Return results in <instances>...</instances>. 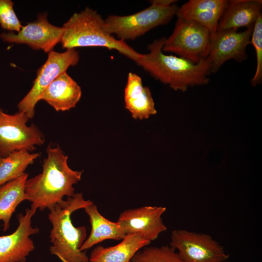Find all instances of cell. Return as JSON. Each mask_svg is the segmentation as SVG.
I'll use <instances>...</instances> for the list:
<instances>
[{
  "mask_svg": "<svg viewBox=\"0 0 262 262\" xmlns=\"http://www.w3.org/2000/svg\"><path fill=\"white\" fill-rule=\"evenodd\" d=\"M47 156L44 160L41 173L25 183L27 200L31 203V209L49 210L63 200L64 196L74 195L73 185L81 180L83 171L71 169L67 164V156L59 146H48Z\"/></svg>",
  "mask_w": 262,
  "mask_h": 262,
  "instance_id": "cell-1",
  "label": "cell"
},
{
  "mask_svg": "<svg viewBox=\"0 0 262 262\" xmlns=\"http://www.w3.org/2000/svg\"><path fill=\"white\" fill-rule=\"evenodd\" d=\"M166 37H162L149 44V52L143 54L136 64L152 77L175 90L185 91L189 86L205 85L212 74L207 60L198 64L183 58L165 54L162 48Z\"/></svg>",
  "mask_w": 262,
  "mask_h": 262,
  "instance_id": "cell-2",
  "label": "cell"
},
{
  "mask_svg": "<svg viewBox=\"0 0 262 262\" xmlns=\"http://www.w3.org/2000/svg\"><path fill=\"white\" fill-rule=\"evenodd\" d=\"M93 203L85 200L82 193H76L51 208L49 214L52 228L50 252L62 262H88L89 257L80 247L86 238L85 227H75L70 216L76 211Z\"/></svg>",
  "mask_w": 262,
  "mask_h": 262,
  "instance_id": "cell-3",
  "label": "cell"
},
{
  "mask_svg": "<svg viewBox=\"0 0 262 262\" xmlns=\"http://www.w3.org/2000/svg\"><path fill=\"white\" fill-rule=\"evenodd\" d=\"M104 19L96 10L86 7L76 13L65 23L61 43L63 48L78 47H103L116 50L136 63L142 58L125 41L115 38L104 28Z\"/></svg>",
  "mask_w": 262,
  "mask_h": 262,
  "instance_id": "cell-4",
  "label": "cell"
},
{
  "mask_svg": "<svg viewBox=\"0 0 262 262\" xmlns=\"http://www.w3.org/2000/svg\"><path fill=\"white\" fill-rule=\"evenodd\" d=\"M175 0H152L150 5L127 16L110 15L104 19V28L124 41L134 40L151 29L168 24L179 7Z\"/></svg>",
  "mask_w": 262,
  "mask_h": 262,
  "instance_id": "cell-5",
  "label": "cell"
},
{
  "mask_svg": "<svg viewBox=\"0 0 262 262\" xmlns=\"http://www.w3.org/2000/svg\"><path fill=\"white\" fill-rule=\"evenodd\" d=\"M211 34L206 28L191 20L178 17L172 34L166 38L164 52H173L179 57L198 64L209 54Z\"/></svg>",
  "mask_w": 262,
  "mask_h": 262,
  "instance_id": "cell-6",
  "label": "cell"
},
{
  "mask_svg": "<svg viewBox=\"0 0 262 262\" xmlns=\"http://www.w3.org/2000/svg\"><path fill=\"white\" fill-rule=\"evenodd\" d=\"M28 117L23 112L6 114L0 107V157L15 151H34L44 144L43 134L34 124L27 125Z\"/></svg>",
  "mask_w": 262,
  "mask_h": 262,
  "instance_id": "cell-7",
  "label": "cell"
},
{
  "mask_svg": "<svg viewBox=\"0 0 262 262\" xmlns=\"http://www.w3.org/2000/svg\"><path fill=\"white\" fill-rule=\"evenodd\" d=\"M79 60V53L75 49H67L63 52L53 50L49 52L46 62L36 72L32 88L18 103V112H23L32 119L35 106L48 86L69 66L76 65Z\"/></svg>",
  "mask_w": 262,
  "mask_h": 262,
  "instance_id": "cell-8",
  "label": "cell"
},
{
  "mask_svg": "<svg viewBox=\"0 0 262 262\" xmlns=\"http://www.w3.org/2000/svg\"><path fill=\"white\" fill-rule=\"evenodd\" d=\"M170 246L183 262H224L229 257L211 235L186 229L172 232Z\"/></svg>",
  "mask_w": 262,
  "mask_h": 262,
  "instance_id": "cell-9",
  "label": "cell"
},
{
  "mask_svg": "<svg viewBox=\"0 0 262 262\" xmlns=\"http://www.w3.org/2000/svg\"><path fill=\"white\" fill-rule=\"evenodd\" d=\"M253 27L243 32L217 30L211 35L209 54L206 59L211 73L217 72L228 60L233 59L242 62L246 59V49L250 44Z\"/></svg>",
  "mask_w": 262,
  "mask_h": 262,
  "instance_id": "cell-10",
  "label": "cell"
},
{
  "mask_svg": "<svg viewBox=\"0 0 262 262\" xmlns=\"http://www.w3.org/2000/svg\"><path fill=\"white\" fill-rule=\"evenodd\" d=\"M47 16L46 13L39 14L35 20L23 26L17 33H3L0 37L6 42L25 44L33 49L49 53L61 42L64 29L50 23Z\"/></svg>",
  "mask_w": 262,
  "mask_h": 262,
  "instance_id": "cell-11",
  "label": "cell"
},
{
  "mask_svg": "<svg viewBox=\"0 0 262 262\" xmlns=\"http://www.w3.org/2000/svg\"><path fill=\"white\" fill-rule=\"evenodd\" d=\"M35 212L27 209L25 213L17 216L18 226L12 233L0 236V262H25L34 249L30 236L38 233L37 228L32 226V218Z\"/></svg>",
  "mask_w": 262,
  "mask_h": 262,
  "instance_id": "cell-12",
  "label": "cell"
},
{
  "mask_svg": "<svg viewBox=\"0 0 262 262\" xmlns=\"http://www.w3.org/2000/svg\"><path fill=\"white\" fill-rule=\"evenodd\" d=\"M166 208L161 206H145L122 212L117 222L126 235L141 234L151 242L167 230L162 218Z\"/></svg>",
  "mask_w": 262,
  "mask_h": 262,
  "instance_id": "cell-13",
  "label": "cell"
},
{
  "mask_svg": "<svg viewBox=\"0 0 262 262\" xmlns=\"http://www.w3.org/2000/svg\"><path fill=\"white\" fill-rule=\"evenodd\" d=\"M226 0H190L179 8L178 17L193 21L206 28L211 34L217 31Z\"/></svg>",
  "mask_w": 262,
  "mask_h": 262,
  "instance_id": "cell-14",
  "label": "cell"
},
{
  "mask_svg": "<svg viewBox=\"0 0 262 262\" xmlns=\"http://www.w3.org/2000/svg\"><path fill=\"white\" fill-rule=\"evenodd\" d=\"M261 0H227L219 21L217 31L235 30L253 27L262 14Z\"/></svg>",
  "mask_w": 262,
  "mask_h": 262,
  "instance_id": "cell-15",
  "label": "cell"
},
{
  "mask_svg": "<svg viewBox=\"0 0 262 262\" xmlns=\"http://www.w3.org/2000/svg\"><path fill=\"white\" fill-rule=\"evenodd\" d=\"M124 98L125 108L135 119H147L157 113L149 88L144 86L141 78L135 73L128 74Z\"/></svg>",
  "mask_w": 262,
  "mask_h": 262,
  "instance_id": "cell-16",
  "label": "cell"
},
{
  "mask_svg": "<svg viewBox=\"0 0 262 262\" xmlns=\"http://www.w3.org/2000/svg\"><path fill=\"white\" fill-rule=\"evenodd\" d=\"M82 96L81 87L65 72L58 76L40 97L56 111H68L74 108Z\"/></svg>",
  "mask_w": 262,
  "mask_h": 262,
  "instance_id": "cell-17",
  "label": "cell"
},
{
  "mask_svg": "<svg viewBox=\"0 0 262 262\" xmlns=\"http://www.w3.org/2000/svg\"><path fill=\"white\" fill-rule=\"evenodd\" d=\"M151 242L140 233L128 234L118 244L94 248L89 257V262H131L134 256Z\"/></svg>",
  "mask_w": 262,
  "mask_h": 262,
  "instance_id": "cell-18",
  "label": "cell"
},
{
  "mask_svg": "<svg viewBox=\"0 0 262 262\" xmlns=\"http://www.w3.org/2000/svg\"><path fill=\"white\" fill-rule=\"evenodd\" d=\"M84 209L89 217L91 230L81 246V251H84L106 240H122L126 236L119 223L110 221L102 215L95 204L92 203Z\"/></svg>",
  "mask_w": 262,
  "mask_h": 262,
  "instance_id": "cell-19",
  "label": "cell"
},
{
  "mask_svg": "<svg viewBox=\"0 0 262 262\" xmlns=\"http://www.w3.org/2000/svg\"><path fill=\"white\" fill-rule=\"evenodd\" d=\"M28 177V174L24 173L0 187V221L3 223L4 231L9 229L12 215L16 207L27 200L25 186Z\"/></svg>",
  "mask_w": 262,
  "mask_h": 262,
  "instance_id": "cell-20",
  "label": "cell"
},
{
  "mask_svg": "<svg viewBox=\"0 0 262 262\" xmlns=\"http://www.w3.org/2000/svg\"><path fill=\"white\" fill-rule=\"evenodd\" d=\"M39 156V153H31L21 150L0 157V187L22 175L27 167Z\"/></svg>",
  "mask_w": 262,
  "mask_h": 262,
  "instance_id": "cell-21",
  "label": "cell"
},
{
  "mask_svg": "<svg viewBox=\"0 0 262 262\" xmlns=\"http://www.w3.org/2000/svg\"><path fill=\"white\" fill-rule=\"evenodd\" d=\"M131 262H183L175 249L170 246L145 247Z\"/></svg>",
  "mask_w": 262,
  "mask_h": 262,
  "instance_id": "cell-22",
  "label": "cell"
},
{
  "mask_svg": "<svg viewBox=\"0 0 262 262\" xmlns=\"http://www.w3.org/2000/svg\"><path fill=\"white\" fill-rule=\"evenodd\" d=\"M253 45L256 53V69L251 80L252 85L255 86L262 81V15L255 21L252 32L250 44Z\"/></svg>",
  "mask_w": 262,
  "mask_h": 262,
  "instance_id": "cell-23",
  "label": "cell"
},
{
  "mask_svg": "<svg viewBox=\"0 0 262 262\" xmlns=\"http://www.w3.org/2000/svg\"><path fill=\"white\" fill-rule=\"evenodd\" d=\"M0 25L2 28L18 32L23 26L17 17L11 0H0Z\"/></svg>",
  "mask_w": 262,
  "mask_h": 262,
  "instance_id": "cell-24",
  "label": "cell"
},
{
  "mask_svg": "<svg viewBox=\"0 0 262 262\" xmlns=\"http://www.w3.org/2000/svg\"><path fill=\"white\" fill-rule=\"evenodd\" d=\"M224 262H229L227 260V261H225Z\"/></svg>",
  "mask_w": 262,
  "mask_h": 262,
  "instance_id": "cell-25",
  "label": "cell"
},
{
  "mask_svg": "<svg viewBox=\"0 0 262 262\" xmlns=\"http://www.w3.org/2000/svg\"></svg>",
  "mask_w": 262,
  "mask_h": 262,
  "instance_id": "cell-26",
  "label": "cell"
}]
</instances>
